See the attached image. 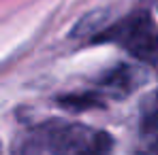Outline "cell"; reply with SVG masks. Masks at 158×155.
<instances>
[{
    "label": "cell",
    "instance_id": "obj_1",
    "mask_svg": "<svg viewBox=\"0 0 158 155\" xmlns=\"http://www.w3.org/2000/svg\"><path fill=\"white\" fill-rule=\"evenodd\" d=\"M137 57L143 60H154L158 57V30L145 15L141 17H132L124 26L120 28V36H118Z\"/></svg>",
    "mask_w": 158,
    "mask_h": 155
},
{
    "label": "cell",
    "instance_id": "obj_2",
    "mask_svg": "<svg viewBox=\"0 0 158 155\" xmlns=\"http://www.w3.org/2000/svg\"><path fill=\"white\" fill-rule=\"evenodd\" d=\"M96 132L81 128V126H71V123H56L49 128L47 142L53 155H79L94 138Z\"/></svg>",
    "mask_w": 158,
    "mask_h": 155
},
{
    "label": "cell",
    "instance_id": "obj_3",
    "mask_svg": "<svg viewBox=\"0 0 158 155\" xmlns=\"http://www.w3.org/2000/svg\"><path fill=\"white\" fill-rule=\"evenodd\" d=\"M143 79H145L143 70H139L135 66H118L103 79V85L109 91H113L118 96H124V94H131L137 85H141Z\"/></svg>",
    "mask_w": 158,
    "mask_h": 155
},
{
    "label": "cell",
    "instance_id": "obj_4",
    "mask_svg": "<svg viewBox=\"0 0 158 155\" xmlns=\"http://www.w3.org/2000/svg\"><path fill=\"white\" fill-rule=\"evenodd\" d=\"M107 19H109V13L103 11V9H98V11H90L88 15H83V17L77 21V26L73 28L71 36L77 38V41H79V38H90V36L98 34V32L107 26Z\"/></svg>",
    "mask_w": 158,
    "mask_h": 155
},
{
    "label": "cell",
    "instance_id": "obj_5",
    "mask_svg": "<svg viewBox=\"0 0 158 155\" xmlns=\"http://www.w3.org/2000/svg\"><path fill=\"white\" fill-rule=\"evenodd\" d=\"M60 104L64 108H71V110H90V108L103 106V100H101L98 94H79V96L60 98Z\"/></svg>",
    "mask_w": 158,
    "mask_h": 155
},
{
    "label": "cell",
    "instance_id": "obj_6",
    "mask_svg": "<svg viewBox=\"0 0 158 155\" xmlns=\"http://www.w3.org/2000/svg\"><path fill=\"white\" fill-rule=\"evenodd\" d=\"M109 147H111V140H109V136L105 134H94V138H92V142L81 151L79 155H107L109 153Z\"/></svg>",
    "mask_w": 158,
    "mask_h": 155
}]
</instances>
